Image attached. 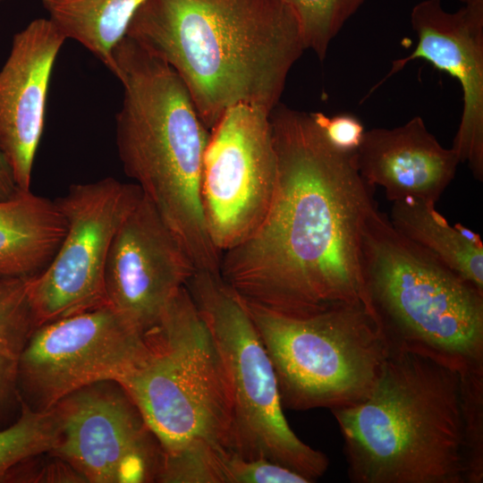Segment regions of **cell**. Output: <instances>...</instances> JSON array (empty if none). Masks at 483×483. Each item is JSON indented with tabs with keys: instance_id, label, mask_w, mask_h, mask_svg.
<instances>
[{
	"instance_id": "obj_1",
	"label": "cell",
	"mask_w": 483,
	"mask_h": 483,
	"mask_svg": "<svg viewBox=\"0 0 483 483\" xmlns=\"http://www.w3.org/2000/svg\"><path fill=\"white\" fill-rule=\"evenodd\" d=\"M277 177L257 230L222 254L219 274L247 302L290 316L369 303L361 233L377 208L355 151L334 147L305 113L269 114Z\"/></svg>"
},
{
	"instance_id": "obj_2",
	"label": "cell",
	"mask_w": 483,
	"mask_h": 483,
	"mask_svg": "<svg viewBox=\"0 0 483 483\" xmlns=\"http://www.w3.org/2000/svg\"><path fill=\"white\" fill-rule=\"evenodd\" d=\"M125 36L176 72L209 131L236 105L270 113L306 50L282 0H144Z\"/></svg>"
},
{
	"instance_id": "obj_3",
	"label": "cell",
	"mask_w": 483,
	"mask_h": 483,
	"mask_svg": "<svg viewBox=\"0 0 483 483\" xmlns=\"http://www.w3.org/2000/svg\"><path fill=\"white\" fill-rule=\"evenodd\" d=\"M464 360L397 340L369 393L331 410L356 483H467Z\"/></svg>"
},
{
	"instance_id": "obj_4",
	"label": "cell",
	"mask_w": 483,
	"mask_h": 483,
	"mask_svg": "<svg viewBox=\"0 0 483 483\" xmlns=\"http://www.w3.org/2000/svg\"><path fill=\"white\" fill-rule=\"evenodd\" d=\"M143 338L140 356L118 384L161 447L157 482L225 483L230 460L241 455L234 401L221 355L186 286Z\"/></svg>"
},
{
	"instance_id": "obj_5",
	"label": "cell",
	"mask_w": 483,
	"mask_h": 483,
	"mask_svg": "<svg viewBox=\"0 0 483 483\" xmlns=\"http://www.w3.org/2000/svg\"><path fill=\"white\" fill-rule=\"evenodd\" d=\"M123 89L115 143L124 173L179 240L196 270L219 273L222 254L203 211V160L210 131L176 72L133 38L113 50Z\"/></svg>"
},
{
	"instance_id": "obj_6",
	"label": "cell",
	"mask_w": 483,
	"mask_h": 483,
	"mask_svg": "<svg viewBox=\"0 0 483 483\" xmlns=\"http://www.w3.org/2000/svg\"><path fill=\"white\" fill-rule=\"evenodd\" d=\"M369 299L394 341L483 361V292L401 234L378 208L361 233Z\"/></svg>"
},
{
	"instance_id": "obj_7",
	"label": "cell",
	"mask_w": 483,
	"mask_h": 483,
	"mask_svg": "<svg viewBox=\"0 0 483 483\" xmlns=\"http://www.w3.org/2000/svg\"><path fill=\"white\" fill-rule=\"evenodd\" d=\"M246 303L272 362L284 408L333 410L360 402L394 343L371 303L301 317Z\"/></svg>"
},
{
	"instance_id": "obj_8",
	"label": "cell",
	"mask_w": 483,
	"mask_h": 483,
	"mask_svg": "<svg viewBox=\"0 0 483 483\" xmlns=\"http://www.w3.org/2000/svg\"><path fill=\"white\" fill-rule=\"evenodd\" d=\"M221 355L232 387L239 453L267 458L314 482L327 456L289 426L275 370L246 301L219 273L195 270L186 284Z\"/></svg>"
},
{
	"instance_id": "obj_9",
	"label": "cell",
	"mask_w": 483,
	"mask_h": 483,
	"mask_svg": "<svg viewBox=\"0 0 483 483\" xmlns=\"http://www.w3.org/2000/svg\"><path fill=\"white\" fill-rule=\"evenodd\" d=\"M142 198L114 177L77 183L55 199L67 224L53 260L28 283L36 327L106 305L105 268L118 228Z\"/></svg>"
},
{
	"instance_id": "obj_10",
	"label": "cell",
	"mask_w": 483,
	"mask_h": 483,
	"mask_svg": "<svg viewBox=\"0 0 483 483\" xmlns=\"http://www.w3.org/2000/svg\"><path fill=\"white\" fill-rule=\"evenodd\" d=\"M143 344V333L108 304L39 326L21 356L20 402L49 410L83 387L118 383Z\"/></svg>"
},
{
	"instance_id": "obj_11",
	"label": "cell",
	"mask_w": 483,
	"mask_h": 483,
	"mask_svg": "<svg viewBox=\"0 0 483 483\" xmlns=\"http://www.w3.org/2000/svg\"><path fill=\"white\" fill-rule=\"evenodd\" d=\"M269 114L236 105L210 130L201 198L210 239L221 254L248 239L271 204L277 162Z\"/></svg>"
},
{
	"instance_id": "obj_12",
	"label": "cell",
	"mask_w": 483,
	"mask_h": 483,
	"mask_svg": "<svg viewBox=\"0 0 483 483\" xmlns=\"http://www.w3.org/2000/svg\"><path fill=\"white\" fill-rule=\"evenodd\" d=\"M58 439L49 453L91 483L157 481L162 450L116 382L83 387L53 407Z\"/></svg>"
},
{
	"instance_id": "obj_13",
	"label": "cell",
	"mask_w": 483,
	"mask_h": 483,
	"mask_svg": "<svg viewBox=\"0 0 483 483\" xmlns=\"http://www.w3.org/2000/svg\"><path fill=\"white\" fill-rule=\"evenodd\" d=\"M195 270L179 240L142 195L109 249L105 268L107 304L144 333Z\"/></svg>"
},
{
	"instance_id": "obj_14",
	"label": "cell",
	"mask_w": 483,
	"mask_h": 483,
	"mask_svg": "<svg viewBox=\"0 0 483 483\" xmlns=\"http://www.w3.org/2000/svg\"><path fill=\"white\" fill-rule=\"evenodd\" d=\"M418 36L415 49L393 61L388 73L370 90L400 72L409 62L422 59L461 84L463 108L452 148L473 176L483 180V7L463 4L445 11L441 0H422L411 13Z\"/></svg>"
},
{
	"instance_id": "obj_15",
	"label": "cell",
	"mask_w": 483,
	"mask_h": 483,
	"mask_svg": "<svg viewBox=\"0 0 483 483\" xmlns=\"http://www.w3.org/2000/svg\"><path fill=\"white\" fill-rule=\"evenodd\" d=\"M65 39L48 18L35 19L14 35L0 71V148L21 191L30 190L51 72Z\"/></svg>"
},
{
	"instance_id": "obj_16",
	"label": "cell",
	"mask_w": 483,
	"mask_h": 483,
	"mask_svg": "<svg viewBox=\"0 0 483 483\" xmlns=\"http://www.w3.org/2000/svg\"><path fill=\"white\" fill-rule=\"evenodd\" d=\"M355 162L363 179L382 187L388 200L416 199L433 205L461 163L455 150L444 148L419 116L393 129L365 131Z\"/></svg>"
},
{
	"instance_id": "obj_17",
	"label": "cell",
	"mask_w": 483,
	"mask_h": 483,
	"mask_svg": "<svg viewBox=\"0 0 483 483\" xmlns=\"http://www.w3.org/2000/svg\"><path fill=\"white\" fill-rule=\"evenodd\" d=\"M66 229L55 200L30 190L0 200V279L39 275L53 260Z\"/></svg>"
},
{
	"instance_id": "obj_18",
	"label": "cell",
	"mask_w": 483,
	"mask_h": 483,
	"mask_svg": "<svg viewBox=\"0 0 483 483\" xmlns=\"http://www.w3.org/2000/svg\"><path fill=\"white\" fill-rule=\"evenodd\" d=\"M390 222L483 292V245L478 234L460 225L451 226L436 205L416 199L394 201Z\"/></svg>"
},
{
	"instance_id": "obj_19",
	"label": "cell",
	"mask_w": 483,
	"mask_h": 483,
	"mask_svg": "<svg viewBox=\"0 0 483 483\" xmlns=\"http://www.w3.org/2000/svg\"><path fill=\"white\" fill-rule=\"evenodd\" d=\"M144 0H42L48 19L113 72V50Z\"/></svg>"
},
{
	"instance_id": "obj_20",
	"label": "cell",
	"mask_w": 483,
	"mask_h": 483,
	"mask_svg": "<svg viewBox=\"0 0 483 483\" xmlns=\"http://www.w3.org/2000/svg\"><path fill=\"white\" fill-rule=\"evenodd\" d=\"M30 279H0V422L15 403L21 404L20 360L36 328L28 297Z\"/></svg>"
},
{
	"instance_id": "obj_21",
	"label": "cell",
	"mask_w": 483,
	"mask_h": 483,
	"mask_svg": "<svg viewBox=\"0 0 483 483\" xmlns=\"http://www.w3.org/2000/svg\"><path fill=\"white\" fill-rule=\"evenodd\" d=\"M54 409L36 410L21 402L17 419L0 428V482L16 479L28 462L49 453L58 439Z\"/></svg>"
},
{
	"instance_id": "obj_22",
	"label": "cell",
	"mask_w": 483,
	"mask_h": 483,
	"mask_svg": "<svg viewBox=\"0 0 483 483\" xmlns=\"http://www.w3.org/2000/svg\"><path fill=\"white\" fill-rule=\"evenodd\" d=\"M294 13L306 49L323 61L329 45L366 0H282Z\"/></svg>"
},
{
	"instance_id": "obj_23",
	"label": "cell",
	"mask_w": 483,
	"mask_h": 483,
	"mask_svg": "<svg viewBox=\"0 0 483 483\" xmlns=\"http://www.w3.org/2000/svg\"><path fill=\"white\" fill-rule=\"evenodd\" d=\"M462 402L468 464L467 483L483 481V361L462 369Z\"/></svg>"
},
{
	"instance_id": "obj_24",
	"label": "cell",
	"mask_w": 483,
	"mask_h": 483,
	"mask_svg": "<svg viewBox=\"0 0 483 483\" xmlns=\"http://www.w3.org/2000/svg\"><path fill=\"white\" fill-rule=\"evenodd\" d=\"M226 483H309V481L296 471L267 458L247 459L237 454L228 464Z\"/></svg>"
},
{
	"instance_id": "obj_25",
	"label": "cell",
	"mask_w": 483,
	"mask_h": 483,
	"mask_svg": "<svg viewBox=\"0 0 483 483\" xmlns=\"http://www.w3.org/2000/svg\"><path fill=\"white\" fill-rule=\"evenodd\" d=\"M310 114L330 143L336 148L345 152H353L360 145L365 130L356 116L349 114L327 116L321 112L310 113Z\"/></svg>"
},
{
	"instance_id": "obj_26",
	"label": "cell",
	"mask_w": 483,
	"mask_h": 483,
	"mask_svg": "<svg viewBox=\"0 0 483 483\" xmlns=\"http://www.w3.org/2000/svg\"><path fill=\"white\" fill-rule=\"evenodd\" d=\"M20 191L15 182L13 170L0 148V200L13 198Z\"/></svg>"
},
{
	"instance_id": "obj_27",
	"label": "cell",
	"mask_w": 483,
	"mask_h": 483,
	"mask_svg": "<svg viewBox=\"0 0 483 483\" xmlns=\"http://www.w3.org/2000/svg\"><path fill=\"white\" fill-rule=\"evenodd\" d=\"M461 1L466 5L483 7V0H461Z\"/></svg>"
}]
</instances>
